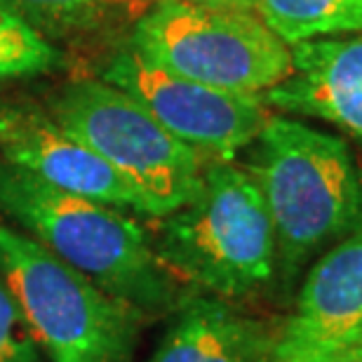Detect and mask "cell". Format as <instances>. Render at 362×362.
I'll use <instances>...</instances> for the list:
<instances>
[{
    "label": "cell",
    "instance_id": "obj_1",
    "mask_svg": "<svg viewBox=\"0 0 362 362\" xmlns=\"http://www.w3.org/2000/svg\"><path fill=\"white\" fill-rule=\"evenodd\" d=\"M250 175L275 233L278 285L285 294L322 252L362 228V179L344 139L285 115H269Z\"/></svg>",
    "mask_w": 362,
    "mask_h": 362
},
{
    "label": "cell",
    "instance_id": "obj_2",
    "mask_svg": "<svg viewBox=\"0 0 362 362\" xmlns=\"http://www.w3.org/2000/svg\"><path fill=\"white\" fill-rule=\"evenodd\" d=\"M0 212L94 285L151 320L184 294L132 216L0 163Z\"/></svg>",
    "mask_w": 362,
    "mask_h": 362
},
{
    "label": "cell",
    "instance_id": "obj_3",
    "mask_svg": "<svg viewBox=\"0 0 362 362\" xmlns=\"http://www.w3.org/2000/svg\"><path fill=\"white\" fill-rule=\"evenodd\" d=\"M156 257L193 292L243 301L278 278L275 233L255 177L233 160H207L198 195L163 216Z\"/></svg>",
    "mask_w": 362,
    "mask_h": 362
},
{
    "label": "cell",
    "instance_id": "obj_4",
    "mask_svg": "<svg viewBox=\"0 0 362 362\" xmlns=\"http://www.w3.org/2000/svg\"><path fill=\"white\" fill-rule=\"evenodd\" d=\"M0 275L47 362H132L146 317L3 223Z\"/></svg>",
    "mask_w": 362,
    "mask_h": 362
},
{
    "label": "cell",
    "instance_id": "obj_5",
    "mask_svg": "<svg viewBox=\"0 0 362 362\" xmlns=\"http://www.w3.org/2000/svg\"><path fill=\"white\" fill-rule=\"evenodd\" d=\"M45 108L146 200L156 219L198 195L205 158L172 136L127 92L85 78L54 90Z\"/></svg>",
    "mask_w": 362,
    "mask_h": 362
},
{
    "label": "cell",
    "instance_id": "obj_6",
    "mask_svg": "<svg viewBox=\"0 0 362 362\" xmlns=\"http://www.w3.org/2000/svg\"><path fill=\"white\" fill-rule=\"evenodd\" d=\"M129 45L170 74L238 94L269 92L292 74V49L262 17L240 7L156 3Z\"/></svg>",
    "mask_w": 362,
    "mask_h": 362
},
{
    "label": "cell",
    "instance_id": "obj_7",
    "mask_svg": "<svg viewBox=\"0 0 362 362\" xmlns=\"http://www.w3.org/2000/svg\"><path fill=\"white\" fill-rule=\"evenodd\" d=\"M101 81L136 99L172 136L209 160H233L264 129L266 104L259 94H238L188 81L125 45L101 71Z\"/></svg>",
    "mask_w": 362,
    "mask_h": 362
},
{
    "label": "cell",
    "instance_id": "obj_8",
    "mask_svg": "<svg viewBox=\"0 0 362 362\" xmlns=\"http://www.w3.org/2000/svg\"><path fill=\"white\" fill-rule=\"evenodd\" d=\"M362 344V228L308 266L269 362H327Z\"/></svg>",
    "mask_w": 362,
    "mask_h": 362
},
{
    "label": "cell",
    "instance_id": "obj_9",
    "mask_svg": "<svg viewBox=\"0 0 362 362\" xmlns=\"http://www.w3.org/2000/svg\"><path fill=\"white\" fill-rule=\"evenodd\" d=\"M0 163L31 172L62 191L151 216L146 200L111 165L33 101H0Z\"/></svg>",
    "mask_w": 362,
    "mask_h": 362
},
{
    "label": "cell",
    "instance_id": "obj_10",
    "mask_svg": "<svg viewBox=\"0 0 362 362\" xmlns=\"http://www.w3.org/2000/svg\"><path fill=\"white\" fill-rule=\"evenodd\" d=\"M292 74L262 94L282 113L332 122L362 139V31L292 45Z\"/></svg>",
    "mask_w": 362,
    "mask_h": 362
},
{
    "label": "cell",
    "instance_id": "obj_11",
    "mask_svg": "<svg viewBox=\"0 0 362 362\" xmlns=\"http://www.w3.org/2000/svg\"><path fill=\"white\" fill-rule=\"evenodd\" d=\"M269 322L212 294H184L148 362H269Z\"/></svg>",
    "mask_w": 362,
    "mask_h": 362
},
{
    "label": "cell",
    "instance_id": "obj_12",
    "mask_svg": "<svg viewBox=\"0 0 362 362\" xmlns=\"http://www.w3.org/2000/svg\"><path fill=\"white\" fill-rule=\"evenodd\" d=\"M255 10L289 47L362 31V0H255Z\"/></svg>",
    "mask_w": 362,
    "mask_h": 362
},
{
    "label": "cell",
    "instance_id": "obj_13",
    "mask_svg": "<svg viewBox=\"0 0 362 362\" xmlns=\"http://www.w3.org/2000/svg\"><path fill=\"white\" fill-rule=\"evenodd\" d=\"M64 64L49 38L0 3V85L42 76Z\"/></svg>",
    "mask_w": 362,
    "mask_h": 362
},
{
    "label": "cell",
    "instance_id": "obj_14",
    "mask_svg": "<svg viewBox=\"0 0 362 362\" xmlns=\"http://www.w3.org/2000/svg\"><path fill=\"white\" fill-rule=\"evenodd\" d=\"M45 38L92 33L111 17L120 0H0Z\"/></svg>",
    "mask_w": 362,
    "mask_h": 362
},
{
    "label": "cell",
    "instance_id": "obj_15",
    "mask_svg": "<svg viewBox=\"0 0 362 362\" xmlns=\"http://www.w3.org/2000/svg\"><path fill=\"white\" fill-rule=\"evenodd\" d=\"M0 362H47L3 275H0Z\"/></svg>",
    "mask_w": 362,
    "mask_h": 362
},
{
    "label": "cell",
    "instance_id": "obj_16",
    "mask_svg": "<svg viewBox=\"0 0 362 362\" xmlns=\"http://www.w3.org/2000/svg\"><path fill=\"white\" fill-rule=\"evenodd\" d=\"M327 362H362V344L356 346L353 351L344 353V356H339V358H334V360H327Z\"/></svg>",
    "mask_w": 362,
    "mask_h": 362
}]
</instances>
